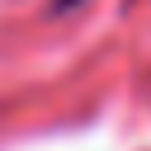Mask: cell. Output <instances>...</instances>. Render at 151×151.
Wrapping results in <instances>:
<instances>
[{
	"label": "cell",
	"mask_w": 151,
	"mask_h": 151,
	"mask_svg": "<svg viewBox=\"0 0 151 151\" xmlns=\"http://www.w3.org/2000/svg\"><path fill=\"white\" fill-rule=\"evenodd\" d=\"M66 5H76V0H57V9H66Z\"/></svg>",
	"instance_id": "6da1fadb"
}]
</instances>
